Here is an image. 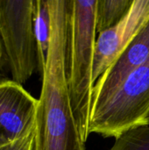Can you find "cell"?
Masks as SVG:
<instances>
[{"mask_svg":"<svg viewBox=\"0 0 149 150\" xmlns=\"http://www.w3.org/2000/svg\"><path fill=\"white\" fill-rule=\"evenodd\" d=\"M51 32L32 150H85L74 117L66 73L68 0H47Z\"/></svg>","mask_w":149,"mask_h":150,"instance_id":"6da1fadb","label":"cell"},{"mask_svg":"<svg viewBox=\"0 0 149 150\" xmlns=\"http://www.w3.org/2000/svg\"><path fill=\"white\" fill-rule=\"evenodd\" d=\"M97 0H68L66 73L74 117L83 142L88 140L92 111L93 62Z\"/></svg>","mask_w":149,"mask_h":150,"instance_id":"7a4b0ae2","label":"cell"},{"mask_svg":"<svg viewBox=\"0 0 149 150\" xmlns=\"http://www.w3.org/2000/svg\"><path fill=\"white\" fill-rule=\"evenodd\" d=\"M149 123V56L101 105L91 111L90 133L118 137L124 131Z\"/></svg>","mask_w":149,"mask_h":150,"instance_id":"3957f363","label":"cell"},{"mask_svg":"<svg viewBox=\"0 0 149 150\" xmlns=\"http://www.w3.org/2000/svg\"><path fill=\"white\" fill-rule=\"evenodd\" d=\"M34 11L35 0H0V37L11 80L21 85L39 70Z\"/></svg>","mask_w":149,"mask_h":150,"instance_id":"277c9868","label":"cell"},{"mask_svg":"<svg viewBox=\"0 0 149 150\" xmlns=\"http://www.w3.org/2000/svg\"><path fill=\"white\" fill-rule=\"evenodd\" d=\"M39 99L13 80L0 81V148L35 131Z\"/></svg>","mask_w":149,"mask_h":150,"instance_id":"5b68a950","label":"cell"},{"mask_svg":"<svg viewBox=\"0 0 149 150\" xmlns=\"http://www.w3.org/2000/svg\"><path fill=\"white\" fill-rule=\"evenodd\" d=\"M149 18V0H134L128 14L116 25L98 33L95 43L93 81L109 69Z\"/></svg>","mask_w":149,"mask_h":150,"instance_id":"8992f818","label":"cell"},{"mask_svg":"<svg viewBox=\"0 0 149 150\" xmlns=\"http://www.w3.org/2000/svg\"><path fill=\"white\" fill-rule=\"evenodd\" d=\"M148 56L149 18L109 69L96 83L92 96V109L105 102Z\"/></svg>","mask_w":149,"mask_h":150,"instance_id":"52a82bcc","label":"cell"},{"mask_svg":"<svg viewBox=\"0 0 149 150\" xmlns=\"http://www.w3.org/2000/svg\"><path fill=\"white\" fill-rule=\"evenodd\" d=\"M34 29L38 45L39 71L43 73L49 47L51 19L47 0H35Z\"/></svg>","mask_w":149,"mask_h":150,"instance_id":"ba28073f","label":"cell"},{"mask_svg":"<svg viewBox=\"0 0 149 150\" xmlns=\"http://www.w3.org/2000/svg\"><path fill=\"white\" fill-rule=\"evenodd\" d=\"M134 0H97V33H100L119 23L130 11Z\"/></svg>","mask_w":149,"mask_h":150,"instance_id":"9c48e42d","label":"cell"},{"mask_svg":"<svg viewBox=\"0 0 149 150\" xmlns=\"http://www.w3.org/2000/svg\"><path fill=\"white\" fill-rule=\"evenodd\" d=\"M110 150H149V123L124 131Z\"/></svg>","mask_w":149,"mask_h":150,"instance_id":"30bf717a","label":"cell"},{"mask_svg":"<svg viewBox=\"0 0 149 150\" xmlns=\"http://www.w3.org/2000/svg\"><path fill=\"white\" fill-rule=\"evenodd\" d=\"M34 136H35V131L12 144L0 148V150H32Z\"/></svg>","mask_w":149,"mask_h":150,"instance_id":"8fae6325","label":"cell"},{"mask_svg":"<svg viewBox=\"0 0 149 150\" xmlns=\"http://www.w3.org/2000/svg\"><path fill=\"white\" fill-rule=\"evenodd\" d=\"M5 58H6V56H5L4 46H3V43H2V40H1V37H0V75L2 74L3 66H4V62Z\"/></svg>","mask_w":149,"mask_h":150,"instance_id":"7c38bea8","label":"cell"}]
</instances>
